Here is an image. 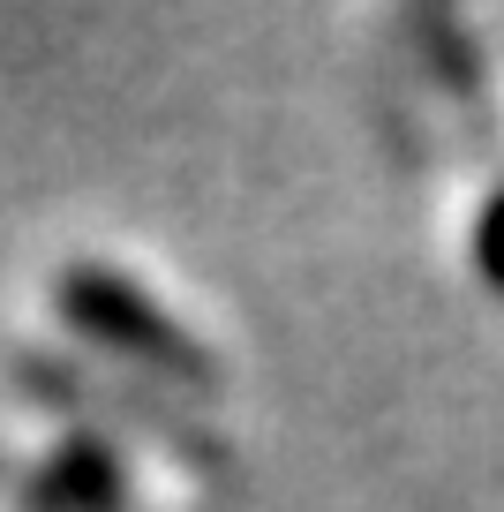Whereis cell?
<instances>
[{
	"mask_svg": "<svg viewBox=\"0 0 504 512\" xmlns=\"http://www.w3.org/2000/svg\"><path fill=\"white\" fill-rule=\"evenodd\" d=\"M23 384H31V392H46V400H61V407H98V415H121V422L136 415V422H143V430H151V437H166V445H174V452H189V460H211V467L226 460V452L211 445L204 430H181V422H166V415H158V407H143V400L128 407L121 392H106V384L76 377V369H53L46 354H31V362H23Z\"/></svg>",
	"mask_w": 504,
	"mask_h": 512,
	"instance_id": "3",
	"label": "cell"
},
{
	"mask_svg": "<svg viewBox=\"0 0 504 512\" xmlns=\"http://www.w3.org/2000/svg\"><path fill=\"white\" fill-rule=\"evenodd\" d=\"M31 512H121V467L98 437H68L31 482H23Z\"/></svg>",
	"mask_w": 504,
	"mask_h": 512,
	"instance_id": "2",
	"label": "cell"
},
{
	"mask_svg": "<svg viewBox=\"0 0 504 512\" xmlns=\"http://www.w3.org/2000/svg\"><path fill=\"white\" fill-rule=\"evenodd\" d=\"M474 272H482V287L504 294V189L474 211Z\"/></svg>",
	"mask_w": 504,
	"mask_h": 512,
	"instance_id": "4",
	"label": "cell"
},
{
	"mask_svg": "<svg viewBox=\"0 0 504 512\" xmlns=\"http://www.w3.org/2000/svg\"><path fill=\"white\" fill-rule=\"evenodd\" d=\"M53 309H61L68 332H83L91 347H106L113 362L128 369H151L166 384H189V392H219V362L196 332H181L151 294L136 287L128 272L113 264H68L53 279Z\"/></svg>",
	"mask_w": 504,
	"mask_h": 512,
	"instance_id": "1",
	"label": "cell"
}]
</instances>
